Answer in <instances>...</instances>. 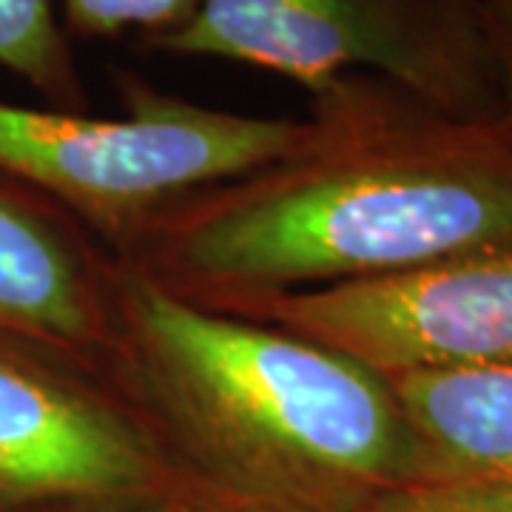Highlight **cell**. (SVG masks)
Returning a JSON list of instances; mask_svg holds the SVG:
<instances>
[{"instance_id": "6da1fadb", "label": "cell", "mask_w": 512, "mask_h": 512, "mask_svg": "<svg viewBox=\"0 0 512 512\" xmlns=\"http://www.w3.org/2000/svg\"><path fill=\"white\" fill-rule=\"evenodd\" d=\"M288 157L165 211L126 254L165 291L234 311L512 245V140L373 74L313 100Z\"/></svg>"}, {"instance_id": "7a4b0ae2", "label": "cell", "mask_w": 512, "mask_h": 512, "mask_svg": "<svg viewBox=\"0 0 512 512\" xmlns=\"http://www.w3.org/2000/svg\"><path fill=\"white\" fill-rule=\"evenodd\" d=\"M111 359L205 473L268 512H362L433 478L387 376L268 322L211 311L134 268L111 279Z\"/></svg>"}, {"instance_id": "3957f363", "label": "cell", "mask_w": 512, "mask_h": 512, "mask_svg": "<svg viewBox=\"0 0 512 512\" xmlns=\"http://www.w3.org/2000/svg\"><path fill=\"white\" fill-rule=\"evenodd\" d=\"M120 92V117L0 100V171L43 188L126 251L165 211L274 165L311 128L197 106L140 77H123Z\"/></svg>"}, {"instance_id": "277c9868", "label": "cell", "mask_w": 512, "mask_h": 512, "mask_svg": "<svg viewBox=\"0 0 512 512\" xmlns=\"http://www.w3.org/2000/svg\"><path fill=\"white\" fill-rule=\"evenodd\" d=\"M148 43L274 72L313 100L373 74L456 117L498 114L478 0H200L188 23Z\"/></svg>"}, {"instance_id": "5b68a950", "label": "cell", "mask_w": 512, "mask_h": 512, "mask_svg": "<svg viewBox=\"0 0 512 512\" xmlns=\"http://www.w3.org/2000/svg\"><path fill=\"white\" fill-rule=\"evenodd\" d=\"M382 376L512 367V245L239 305Z\"/></svg>"}, {"instance_id": "8992f818", "label": "cell", "mask_w": 512, "mask_h": 512, "mask_svg": "<svg viewBox=\"0 0 512 512\" xmlns=\"http://www.w3.org/2000/svg\"><path fill=\"white\" fill-rule=\"evenodd\" d=\"M174 470L137 410L0 333V507L143 510Z\"/></svg>"}, {"instance_id": "52a82bcc", "label": "cell", "mask_w": 512, "mask_h": 512, "mask_svg": "<svg viewBox=\"0 0 512 512\" xmlns=\"http://www.w3.org/2000/svg\"><path fill=\"white\" fill-rule=\"evenodd\" d=\"M0 333L63 359L111 353V305L72 242L0 191Z\"/></svg>"}, {"instance_id": "ba28073f", "label": "cell", "mask_w": 512, "mask_h": 512, "mask_svg": "<svg viewBox=\"0 0 512 512\" xmlns=\"http://www.w3.org/2000/svg\"><path fill=\"white\" fill-rule=\"evenodd\" d=\"M433 478L512 484V367L387 376Z\"/></svg>"}, {"instance_id": "9c48e42d", "label": "cell", "mask_w": 512, "mask_h": 512, "mask_svg": "<svg viewBox=\"0 0 512 512\" xmlns=\"http://www.w3.org/2000/svg\"><path fill=\"white\" fill-rule=\"evenodd\" d=\"M0 69L43 94L49 109L86 111V92L55 0H0Z\"/></svg>"}, {"instance_id": "30bf717a", "label": "cell", "mask_w": 512, "mask_h": 512, "mask_svg": "<svg viewBox=\"0 0 512 512\" xmlns=\"http://www.w3.org/2000/svg\"><path fill=\"white\" fill-rule=\"evenodd\" d=\"M60 6L74 35L114 37L137 29L154 40L188 23L200 0H60Z\"/></svg>"}, {"instance_id": "8fae6325", "label": "cell", "mask_w": 512, "mask_h": 512, "mask_svg": "<svg viewBox=\"0 0 512 512\" xmlns=\"http://www.w3.org/2000/svg\"><path fill=\"white\" fill-rule=\"evenodd\" d=\"M362 512H512V484L487 478H424L376 493Z\"/></svg>"}, {"instance_id": "7c38bea8", "label": "cell", "mask_w": 512, "mask_h": 512, "mask_svg": "<svg viewBox=\"0 0 512 512\" xmlns=\"http://www.w3.org/2000/svg\"><path fill=\"white\" fill-rule=\"evenodd\" d=\"M498 92V126L512 140V0H478Z\"/></svg>"}]
</instances>
